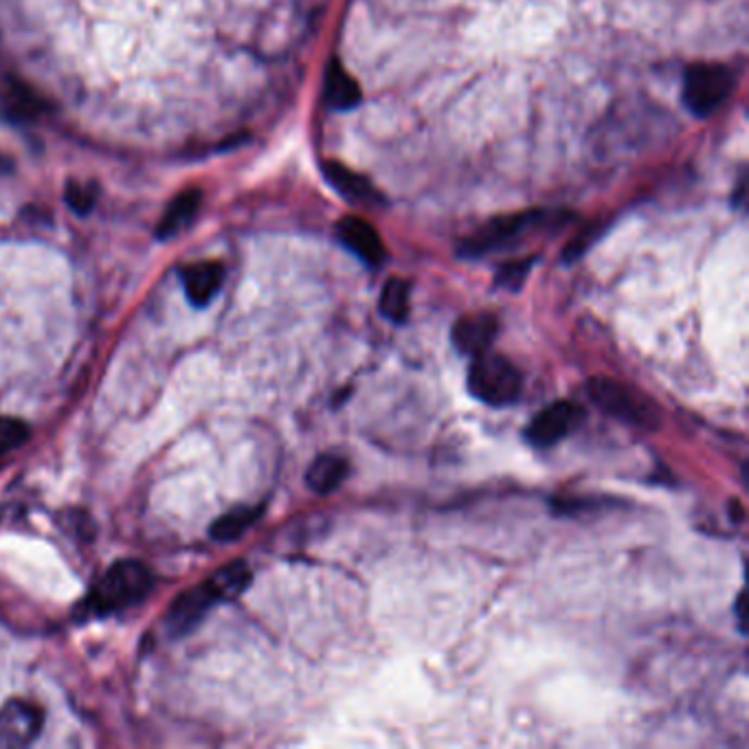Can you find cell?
Segmentation results:
<instances>
[{"mask_svg":"<svg viewBox=\"0 0 749 749\" xmlns=\"http://www.w3.org/2000/svg\"><path fill=\"white\" fill-rule=\"evenodd\" d=\"M324 100L332 111H352L363 100L357 80L341 66L339 60H332L326 69Z\"/></svg>","mask_w":749,"mask_h":749,"instance_id":"14","label":"cell"},{"mask_svg":"<svg viewBox=\"0 0 749 749\" xmlns=\"http://www.w3.org/2000/svg\"><path fill=\"white\" fill-rule=\"evenodd\" d=\"M207 583H209L214 596L218 598V603H227V601L238 598L249 587L250 570L247 567V563L238 561V563H232V565L218 570Z\"/></svg>","mask_w":749,"mask_h":749,"instance_id":"17","label":"cell"},{"mask_svg":"<svg viewBox=\"0 0 749 749\" xmlns=\"http://www.w3.org/2000/svg\"><path fill=\"white\" fill-rule=\"evenodd\" d=\"M348 462L341 458V455H332V453H326V455H319L308 473H306V484L310 491L319 493V495H328V493H335L343 480L348 478Z\"/></svg>","mask_w":749,"mask_h":749,"instance_id":"16","label":"cell"},{"mask_svg":"<svg viewBox=\"0 0 749 749\" xmlns=\"http://www.w3.org/2000/svg\"><path fill=\"white\" fill-rule=\"evenodd\" d=\"M587 391L598 409L609 413L612 418H618L630 427L639 429H657L659 427V409L657 404L637 391L635 387L625 384L616 378H592L587 384Z\"/></svg>","mask_w":749,"mask_h":749,"instance_id":"3","label":"cell"},{"mask_svg":"<svg viewBox=\"0 0 749 749\" xmlns=\"http://www.w3.org/2000/svg\"><path fill=\"white\" fill-rule=\"evenodd\" d=\"M409 284L404 279H389L380 293L378 310L391 324H404L409 317Z\"/></svg>","mask_w":749,"mask_h":749,"instance_id":"19","label":"cell"},{"mask_svg":"<svg viewBox=\"0 0 749 749\" xmlns=\"http://www.w3.org/2000/svg\"><path fill=\"white\" fill-rule=\"evenodd\" d=\"M183 288L192 306L205 308L214 301L225 281V266L220 261H198L181 270Z\"/></svg>","mask_w":749,"mask_h":749,"instance_id":"11","label":"cell"},{"mask_svg":"<svg viewBox=\"0 0 749 749\" xmlns=\"http://www.w3.org/2000/svg\"><path fill=\"white\" fill-rule=\"evenodd\" d=\"M534 261H536V257H525V259H514V261L503 264L497 270L495 284L501 288H507V290H519L523 286L527 273L532 270Z\"/></svg>","mask_w":749,"mask_h":749,"instance_id":"20","label":"cell"},{"mask_svg":"<svg viewBox=\"0 0 749 749\" xmlns=\"http://www.w3.org/2000/svg\"><path fill=\"white\" fill-rule=\"evenodd\" d=\"M735 91V73L715 62L692 64L684 78V104L695 117H710Z\"/></svg>","mask_w":749,"mask_h":749,"instance_id":"5","label":"cell"},{"mask_svg":"<svg viewBox=\"0 0 749 749\" xmlns=\"http://www.w3.org/2000/svg\"><path fill=\"white\" fill-rule=\"evenodd\" d=\"M259 514H261V507H249V505L236 507V510L223 514L220 519H216L209 534H212L214 541H220V543L236 541L259 519Z\"/></svg>","mask_w":749,"mask_h":749,"instance_id":"18","label":"cell"},{"mask_svg":"<svg viewBox=\"0 0 749 749\" xmlns=\"http://www.w3.org/2000/svg\"><path fill=\"white\" fill-rule=\"evenodd\" d=\"M324 174H326V181L346 201H350L355 205H376V203H380V194L376 192L374 185L366 176L352 172L350 167H346V165H341L337 161H326L324 163Z\"/></svg>","mask_w":749,"mask_h":749,"instance_id":"12","label":"cell"},{"mask_svg":"<svg viewBox=\"0 0 749 749\" xmlns=\"http://www.w3.org/2000/svg\"><path fill=\"white\" fill-rule=\"evenodd\" d=\"M29 440V427L18 418L0 415V455L22 447Z\"/></svg>","mask_w":749,"mask_h":749,"instance_id":"21","label":"cell"},{"mask_svg":"<svg viewBox=\"0 0 749 749\" xmlns=\"http://www.w3.org/2000/svg\"><path fill=\"white\" fill-rule=\"evenodd\" d=\"M64 198L69 203V207L73 212H78L80 216L89 214L95 205V194L91 189V185H80V183H69L66 185V192H64Z\"/></svg>","mask_w":749,"mask_h":749,"instance_id":"22","label":"cell"},{"mask_svg":"<svg viewBox=\"0 0 749 749\" xmlns=\"http://www.w3.org/2000/svg\"><path fill=\"white\" fill-rule=\"evenodd\" d=\"M44 715L38 706L11 699L0 708V748L20 749L31 746L42 732Z\"/></svg>","mask_w":749,"mask_h":749,"instance_id":"7","label":"cell"},{"mask_svg":"<svg viewBox=\"0 0 749 749\" xmlns=\"http://www.w3.org/2000/svg\"><path fill=\"white\" fill-rule=\"evenodd\" d=\"M469 391L491 407H505L512 404L521 393V374L505 357L482 352L473 357V366L469 370Z\"/></svg>","mask_w":749,"mask_h":749,"instance_id":"4","label":"cell"},{"mask_svg":"<svg viewBox=\"0 0 749 749\" xmlns=\"http://www.w3.org/2000/svg\"><path fill=\"white\" fill-rule=\"evenodd\" d=\"M154 576L138 561L115 563L91 592L84 609L89 616H104L138 605L152 589Z\"/></svg>","mask_w":749,"mask_h":749,"instance_id":"2","label":"cell"},{"mask_svg":"<svg viewBox=\"0 0 749 749\" xmlns=\"http://www.w3.org/2000/svg\"><path fill=\"white\" fill-rule=\"evenodd\" d=\"M218 605V598L214 596L209 583L205 581L198 587L187 589L181 594L167 609L165 614V630L170 637L178 639L189 635L196 626L205 620V616Z\"/></svg>","mask_w":749,"mask_h":749,"instance_id":"8","label":"cell"},{"mask_svg":"<svg viewBox=\"0 0 749 749\" xmlns=\"http://www.w3.org/2000/svg\"><path fill=\"white\" fill-rule=\"evenodd\" d=\"M735 614H737V620H739V628H741V633H746V630H748V628H746V618H743V614H746V594H739Z\"/></svg>","mask_w":749,"mask_h":749,"instance_id":"24","label":"cell"},{"mask_svg":"<svg viewBox=\"0 0 749 749\" xmlns=\"http://www.w3.org/2000/svg\"><path fill=\"white\" fill-rule=\"evenodd\" d=\"M570 212H519L510 216H497L489 220L482 229H478L471 238H466L458 253L466 259H480L484 255L507 249L527 236L541 232V229H558L565 223H570Z\"/></svg>","mask_w":749,"mask_h":749,"instance_id":"1","label":"cell"},{"mask_svg":"<svg viewBox=\"0 0 749 749\" xmlns=\"http://www.w3.org/2000/svg\"><path fill=\"white\" fill-rule=\"evenodd\" d=\"M337 238L346 249L352 250L368 266H380L384 261L387 250L378 232L368 220L359 216L341 218L337 225Z\"/></svg>","mask_w":749,"mask_h":749,"instance_id":"9","label":"cell"},{"mask_svg":"<svg viewBox=\"0 0 749 749\" xmlns=\"http://www.w3.org/2000/svg\"><path fill=\"white\" fill-rule=\"evenodd\" d=\"M497 332H500V321L495 315H489V312L466 315L453 326V343L462 355L478 357L482 352H489Z\"/></svg>","mask_w":749,"mask_h":749,"instance_id":"10","label":"cell"},{"mask_svg":"<svg viewBox=\"0 0 749 749\" xmlns=\"http://www.w3.org/2000/svg\"><path fill=\"white\" fill-rule=\"evenodd\" d=\"M0 109L9 124H31L44 115L47 104L38 93H33V89L16 82L4 91Z\"/></svg>","mask_w":749,"mask_h":749,"instance_id":"15","label":"cell"},{"mask_svg":"<svg viewBox=\"0 0 749 749\" xmlns=\"http://www.w3.org/2000/svg\"><path fill=\"white\" fill-rule=\"evenodd\" d=\"M603 232H605V225H589L587 229H583L581 236H576V238L567 245V249H565V261L578 259L585 250L589 249V247L596 243V238H598Z\"/></svg>","mask_w":749,"mask_h":749,"instance_id":"23","label":"cell"},{"mask_svg":"<svg viewBox=\"0 0 749 749\" xmlns=\"http://www.w3.org/2000/svg\"><path fill=\"white\" fill-rule=\"evenodd\" d=\"M201 205H203V192L198 187H189V189L176 194V198L167 205V209H165V214H163V218L156 227V238L170 240V238L183 234V229H187L194 223Z\"/></svg>","mask_w":749,"mask_h":749,"instance_id":"13","label":"cell"},{"mask_svg":"<svg viewBox=\"0 0 749 749\" xmlns=\"http://www.w3.org/2000/svg\"><path fill=\"white\" fill-rule=\"evenodd\" d=\"M583 420L585 411L576 402H554L536 413V418L527 424L525 440L536 449H552L574 433Z\"/></svg>","mask_w":749,"mask_h":749,"instance_id":"6","label":"cell"}]
</instances>
